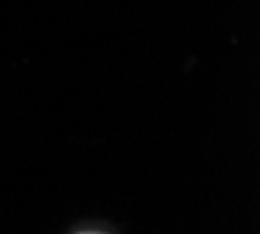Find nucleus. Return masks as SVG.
Segmentation results:
<instances>
[{"label":"nucleus","mask_w":260,"mask_h":234,"mask_svg":"<svg viewBox=\"0 0 260 234\" xmlns=\"http://www.w3.org/2000/svg\"><path fill=\"white\" fill-rule=\"evenodd\" d=\"M78 234H108V232H99V229H85V232H78Z\"/></svg>","instance_id":"obj_1"}]
</instances>
